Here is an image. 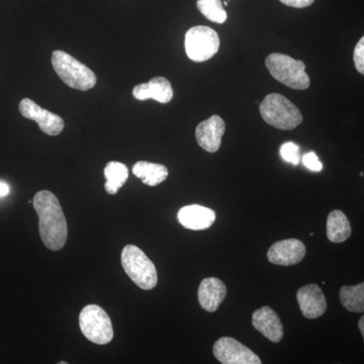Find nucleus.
I'll use <instances>...</instances> for the list:
<instances>
[{
  "instance_id": "obj_1",
  "label": "nucleus",
  "mask_w": 364,
  "mask_h": 364,
  "mask_svg": "<svg viewBox=\"0 0 364 364\" xmlns=\"http://www.w3.org/2000/svg\"><path fill=\"white\" fill-rule=\"evenodd\" d=\"M33 203L39 215L43 243L49 250H61L68 238V226L58 198L51 191H41L33 196Z\"/></svg>"
},
{
  "instance_id": "obj_2",
  "label": "nucleus",
  "mask_w": 364,
  "mask_h": 364,
  "mask_svg": "<svg viewBox=\"0 0 364 364\" xmlns=\"http://www.w3.org/2000/svg\"><path fill=\"white\" fill-rule=\"evenodd\" d=\"M260 114L265 123L279 130H294L303 122V114L298 107L279 93H270L262 100Z\"/></svg>"
},
{
  "instance_id": "obj_3",
  "label": "nucleus",
  "mask_w": 364,
  "mask_h": 364,
  "mask_svg": "<svg viewBox=\"0 0 364 364\" xmlns=\"http://www.w3.org/2000/svg\"><path fill=\"white\" fill-rule=\"evenodd\" d=\"M265 66L273 78L287 87L305 90L310 87L311 79L306 73V65L287 55L272 53L265 59Z\"/></svg>"
},
{
  "instance_id": "obj_4",
  "label": "nucleus",
  "mask_w": 364,
  "mask_h": 364,
  "mask_svg": "<svg viewBox=\"0 0 364 364\" xmlns=\"http://www.w3.org/2000/svg\"><path fill=\"white\" fill-rule=\"evenodd\" d=\"M52 65L65 85L77 90H90L97 85V76L78 60L57 50L52 54Z\"/></svg>"
},
{
  "instance_id": "obj_5",
  "label": "nucleus",
  "mask_w": 364,
  "mask_h": 364,
  "mask_svg": "<svg viewBox=\"0 0 364 364\" xmlns=\"http://www.w3.org/2000/svg\"><path fill=\"white\" fill-rule=\"evenodd\" d=\"M122 265L132 282L144 291H150L157 286L158 274L154 263L136 246L124 247Z\"/></svg>"
},
{
  "instance_id": "obj_6",
  "label": "nucleus",
  "mask_w": 364,
  "mask_h": 364,
  "mask_svg": "<svg viewBox=\"0 0 364 364\" xmlns=\"http://www.w3.org/2000/svg\"><path fill=\"white\" fill-rule=\"evenodd\" d=\"M79 327L86 338L98 345L109 344L114 338L111 318L97 305H88L79 315Z\"/></svg>"
},
{
  "instance_id": "obj_7",
  "label": "nucleus",
  "mask_w": 364,
  "mask_h": 364,
  "mask_svg": "<svg viewBox=\"0 0 364 364\" xmlns=\"http://www.w3.org/2000/svg\"><path fill=\"white\" fill-rule=\"evenodd\" d=\"M184 45L189 59L195 62H205L219 51L220 38L210 26H196L186 33Z\"/></svg>"
},
{
  "instance_id": "obj_8",
  "label": "nucleus",
  "mask_w": 364,
  "mask_h": 364,
  "mask_svg": "<svg viewBox=\"0 0 364 364\" xmlns=\"http://www.w3.org/2000/svg\"><path fill=\"white\" fill-rule=\"evenodd\" d=\"M215 358L223 364H261L262 361L245 345L232 337H222L213 347Z\"/></svg>"
},
{
  "instance_id": "obj_9",
  "label": "nucleus",
  "mask_w": 364,
  "mask_h": 364,
  "mask_svg": "<svg viewBox=\"0 0 364 364\" xmlns=\"http://www.w3.org/2000/svg\"><path fill=\"white\" fill-rule=\"evenodd\" d=\"M21 116L39 124L41 131L49 136H58L64 130L65 123L58 114L43 109L30 98H23L20 104Z\"/></svg>"
},
{
  "instance_id": "obj_10",
  "label": "nucleus",
  "mask_w": 364,
  "mask_h": 364,
  "mask_svg": "<svg viewBox=\"0 0 364 364\" xmlns=\"http://www.w3.org/2000/svg\"><path fill=\"white\" fill-rule=\"evenodd\" d=\"M306 256V246L298 239H287L273 244L267 252L272 264L291 267L301 262Z\"/></svg>"
},
{
  "instance_id": "obj_11",
  "label": "nucleus",
  "mask_w": 364,
  "mask_h": 364,
  "mask_svg": "<svg viewBox=\"0 0 364 364\" xmlns=\"http://www.w3.org/2000/svg\"><path fill=\"white\" fill-rule=\"evenodd\" d=\"M225 131H226V124L224 119L214 114L196 127V142L207 152L215 153L221 147Z\"/></svg>"
},
{
  "instance_id": "obj_12",
  "label": "nucleus",
  "mask_w": 364,
  "mask_h": 364,
  "mask_svg": "<svg viewBox=\"0 0 364 364\" xmlns=\"http://www.w3.org/2000/svg\"><path fill=\"white\" fill-rule=\"evenodd\" d=\"M301 312L306 318H317L327 310V301L322 289L317 284H308L301 287L296 293Z\"/></svg>"
},
{
  "instance_id": "obj_13",
  "label": "nucleus",
  "mask_w": 364,
  "mask_h": 364,
  "mask_svg": "<svg viewBox=\"0 0 364 364\" xmlns=\"http://www.w3.org/2000/svg\"><path fill=\"white\" fill-rule=\"evenodd\" d=\"M252 325L273 343H279L284 338V325L279 315L269 306H262L253 313Z\"/></svg>"
},
{
  "instance_id": "obj_14",
  "label": "nucleus",
  "mask_w": 364,
  "mask_h": 364,
  "mask_svg": "<svg viewBox=\"0 0 364 364\" xmlns=\"http://www.w3.org/2000/svg\"><path fill=\"white\" fill-rule=\"evenodd\" d=\"M179 223L186 229L202 231L212 226L215 221V213L203 205H186L181 208L177 215Z\"/></svg>"
},
{
  "instance_id": "obj_15",
  "label": "nucleus",
  "mask_w": 364,
  "mask_h": 364,
  "mask_svg": "<svg viewBox=\"0 0 364 364\" xmlns=\"http://www.w3.org/2000/svg\"><path fill=\"white\" fill-rule=\"evenodd\" d=\"M198 301L203 310L214 313L227 296V287L221 279L208 277L198 287Z\"/></svg>"
},
{
  "instance_id": "obj_16",
  "label": "nucleus",
  "mask_w": 364,
  "mask_h": 364,
  "mask_svg": "<svg viewBox=\"0 0 364 364\" xmlns=\"http://www.w3.org/2000/svg\"><path fill=\"white\" fill-rule=\"evenodd\" d=\"M133 95L139 100H157L161 104H167L173 98V88L168 79L155 77L149 82L136 85L133 90Z\"/></svg>"
},
{
  "instance_id": "obj_17",
  "label": "nucleus",
  "mask_w": 364,
  "mask_h": 364,
  "mask_svg": "<svg viewBox=\"0 0 364 364\" xmlns=\"http://www.w3.org/2000/svg\"><path fill=\"white\" fill-rule=\"evenodd\" d=\"M133 173L146 186H156L167 178L168 169L157 163L139 161L133 166Z\"/></svg>"
},
{
  "instance_id": "obj_18",
  "label": "nucleus",
  "mask_w": 364,
  "mask_h": 364,
  "mask_svg": "<svg viewBox=\"0 0 364 364\" xmlns=\"http://www.w3.org/2000/svg\"><path fill=\"white\" fill-rule=\"evenodd\" d=\"M351 226L348 218L341 210H333L328 215L327 237L333 243H342L350 237Z\"/></svg>"
},
{
  "instance_id": "obj_19",
  "label": "nucleus",
  "mask_w": 364,
  "mask_h": 364,
  "mask_svg": "<svg viewBox=\"0 0 364 364\" xmlns=\"http://www.w3.org/2000/svg\"><path fill=\"white\" fill-rule=\"evenodd\" d=\"M105 191L109 195H117L119 189L126 183L129 177V169L121 162L111 161L107 163L105 168Z\"/></svg>"
},
{
  "instance_id": "obj_20",
  "label": "nucleus",
  "mask_w": 364,
  "mask_h": 364,
  "mask_svg": "<svg viewBox=\"0 0 364 364\" xmlns=\"http://www.w3.org/2000/svg\"><path fill=\"white\" fill-rule=\"evenodd\" d=\"M340 301L349 312L363 313L364 284L358 286H344L340 289Z\"/></svg>"
},
{
  "instance_id": "obj_21",
  "label": "nucleus",
  "mask_w": 364,
  "mask_h": 364,
  "mask_svg": "<svg viewBox=\"0 0 364 364\" xmlns=\"http://www.w3.org/2000/svg\"><path fill=\"white\" fill-rule=\"evenodd\" d=\"M196 6L208 21L215 23H224L227 21V13L221 0H198Z\"/></svg>"
},
{
  "instance_id": "obj_22",
  "label": "nucleus",
  "mask_w": 364,
  "mask_h": 364,
  "mask_svg": "<svg viewBox=\"0 0 364 364\" xmlns=\"http://www.w3.org/2000/svg\"><path fill=\"white\" fill-rule=\"evenodd\" d=\"M280 155L284 161L291 163L294 165H298L301 155H299V147L293 142L284 143L280 147Z\"/></svg>"
},
{
  "instance_id": "obj_23",
  "label": "nucleus",
  "mask_w": 364,
  "mask_h": 364,
  "mask_svg": "<svg viewBox=\"0 0 364 364\" xmlns=\"http://www.w3.org/2000/svg\"><path fill=\"white\" fill-rule=\"evenodd\" d=\"M354 64H355L356 70L360 74H364V38H361L354 49L353 54Z\"/></svg>"
},
{
  "instance_id": "obj_24",
  "label": "nucleus",
  "mask_w": 364,
  "mask_h": 364,
  "mask_svg": "<svg viewBox=\"0 0 364 364\" xmlns=\"http://www.w3.org/2000/svg\"><path fill=\"white\" fill-rule=\"evenodd\" d=\"M304 165L306 168L312 170V171L320 172L322 171L323 164L318 160L317 155L314 152H309L304 155L303 157Z\"/></svg>"
},
{
  "instance_id": "obj_25",
  "label": "nucleus",
  "mask_w": 364,
  "mask_h": 364,
  "mask_svg": "<svg viewBox=\"0 0 364 364\" xmlns=\"http://www.w3.org/2000/svg\"><path fill=\"white\" fill-rule=\"evenodd\" d=\"M279 1L294 9H304V7L312 6L315 0H279Z\"/></svg>"
},
{
  "instance_id": "obj_26",
  "label": "nucleus",
  "mask_w": 364,
  "mask_h": 364,
  "mask_svg": "<svg viewBox=\"0 0 364 364\" xmlns=\"http://www.w3.org/2000/svg\"><path fill=\"white\" fill-rule=\"evenodd\" d=\"M9 193H11V188H9V184L6 183V182L0 181V198L9 196Z\"/></svg>"
},
{
  "instance_id": "obj_27",
  "label": "nucleus",
  "mask_w": 364,
  "mask_h": 364,
  "mask_svg": "<svg viewBox=\"0 0 364 364\" xmlns=\"http://www.w3.org/2000/svg\"><path fill=\"white\" fill-rule=\"evenodd\" d=\"M364 318L361 317L360 320H359L358 322V327L359 330H360L361 334H363V336L364 337Z\"/></svg>"
},
{
  "instance_id": "obj_28",
  "label": "nucleus",
  "mask_w": 364,
  "mask_h": 364,
  "mask_svg": "<svg viewBox=\"0 0 364 364\" xmlns=\"http://www.w3.org/2000/svg\"><path fill=\"white\" fill-rule=\"evenodd\" d=\"M224 6H228V2H227V1H225V2H224Z\"/></svg>"
}]
</instances>
